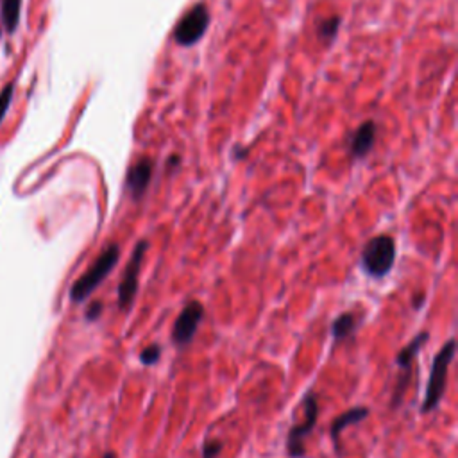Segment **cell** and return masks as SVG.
I'll use <instances>...</instances> for the list:
<instances>
[{
	"instance_id": "d6986e66",
	"label": "cell",
	"mask_w": 458,
	"mask_h": 458,
	"mask_svg": "<svg viewBox=\"0 0 458 458\" xmlns=\"http://www.w3.org/2000/svg\"><path fill=\"white\" fill-rule=\"evenodd\" d=\"M425 296H419V298H413V301H412V306L415 310H419L422 306V303H425Z\"/></svg>"
},
{
	"instance_id": "3957f363",
	"label": "cell",
	"mask_w": 458,
	"mask_h": 458,
	"mask_svg": "<svg viewBox=\"0 0 458 458\" xmlns=\"http://www.w3.org/2000/svg\"><path fill=\"white\" fill-rule=\"evenodd\" d=\"M396 261V242L392 236L378 235L363 245L360 264L362 268L374 280H381L392 270Z\"/></svg>"
},
{
	"instance_id": "6da1fadb",
	"label": "cell",
	"mask_w": 458,
	"mask_h": 458,
	"mask_svg": "<svg viewBox=\"0 0 458 458\" xmlns=\"http://www.w3.org/2000/svg\"><path fill=\"white\" fill-rule=\"evenodd\" d=\"M120 258V247L119 244H109L104 247V251L100 252L99 258H97L91 267L88 268L83 276L75 281L70 289V299L74 303H83L84 299L90 298L93 290L106 280L112 270L115 268V265L119 264Z\"/></svg>"
},
{
	"instance_id": "4fadbf2b",
	"label": "cell",
	"mask_w": 458,
	"mask_h": 458,
	"mask_svg": "<svg viewBox=\"0 0 458 458\" xmlns=\"http://www.w3.org/2000/svg\"><path fill=\"white\" fill-rule=\"evenodd\" d=\"M20 6L22 0H2V20L9 33L17 29L20 20Z\"/></svg>"
},
{
	"instance_id": "ffe728a7",
	"label": "cell",
	"mask_w": 458,
	"mask_h": 458,
	"mask_svg": "<svg viewBox=\"0 0 458 458\" xmlns=\"http://www.w3.org/2000/svg\"><path fill=\"white\" fill-rule=\"evenodd\" d=\"M102 458H116L115 453H106Z\"/></svg>"
},
{
	"instance_id": "8fae6325",
	"label": "cell",
	"mask_w": 458,
	"mask_h": 458,
	"mask_svg": "<svg viewBox=\"0 0 458 458\" xmlns=\"http://www.w3.org/2000/svg\"><path fill=\"white\" fill-rule=\"evenodd\" d=\"M428 339H429L428 331H421V333L417 335L415 339L410 340V342L406 344V346L403 347L399 353H397L396 365L401 369V371H412L413 358L417 356L419 349H421V347L428 342Z\"/></svg>"
},
{
	"instance_id": "8992f818",
	"label": "cell",
	"mask_w": 458,
	"mask_h": 458,
	"mask_svg": "<svg viewBox=\"0 0 458 458\" xmlns=\"http://www.w3.org/2000/svg\"><path fill=\"white\" fill-rule=\"evenodd\" d=\"M210 24V13L204 4H197L186 13L185 17L179 20L174 31V40L179 45H194L197 40H201Z\"/></svg>"
},
{
	"instance_id": "2e32d148",
	"label": "cell",
	"mask_w": 458,
	"mask_h": 458,
	"mask_svg": "<svg viewBox=\"0 0 458 458\" xmlns=\"http://www.w3.org/2000/svg\"><path fill=\"white\" fill-rule=\"evenodd\" d=\"M222 448H224L222 441H206L203 444L201 453H203V458H217L220 455V451H222Z\"/></svg>"
},
{
	"instance_id": "30bf717a",
	"label": "cell",
	"mask_w": 458,
	"mask_h": 458,
	"mask_svg": "<svg viewBox=\"0 0 458 458\" xmlns=\"http://www.w3.org/2000/svg\"><path fill=\"white\" fill-rule=\"evenodd\" d=\"M374 137H376V125L374 122H365V124L360 125L356 129V132L351 138V154L355 158H363L367 156L369 151L372 149L374 145Z\"/></svg>"
},
{
	"instance_id": "52a82bcc",
	"label": "cell",
	"mask_w": 458,
	"mask_h": 458,
	"mask_svg": "<svg viewBox=\"0 0 458 458\" xmlns=\"http://www.w3.org/2000/svg\"><path fill=\"white\" fill-rule=\"evenodd\" d=\"M204 317V306L199 301H188L183 306L172 328V340L178 347H185L194 340L199 324Z\"/></svg>"
},
{
	"instance_id": "5bb4252c",
	"label": "cell",
	"mask_w": 458,
	"mask_h": 458,
	"mask_svg": "<svg viewBox=\"0 0 458 458\" xmlns=\"http://www.w3.org/2000/svg\"><path fill=\"white\" fill-rule=\"evenodd\" d=\"M161 358V347L158 344H151V346L144 347L140 353V362L144 365H154L158 360Z\"/></svg>"
},
{
	"instance_id": "9a60e30c",
	"label": "cell",
	"mask_w": 458,
	"mask_h": 458,
	"mask_svg": "<svg viewBox=\"0 0 458 458\" xmlns=\"http://www.w3.org/2000/svg\"><path fill=\"white\" fill-rule=\"evenodd\" d=\"M339 24H340V18L337 17L328 18V20H324L321 25H319V34H321L322 38L335 36L337 29H339Z\"/></svg>"
},
{
	"instance_id": "ac0fdd59",
	"label": "cell",
	"mask_w": 458,
	"mask_h": 458,
	"mask_svg": "<svg viewBox=\"0 0 458 458\" xmlns=\"http://www.w3.org/2000/svg\"><path fill=\"white\" fill-rule=\"evenodd\" d=\"M100 314H102V303L100 301L91 303L90 308H88V312H86V321H90V322L97 321V319L100 317Z\"/></svg>"
},
{
	"instance_id": "9c48e42d",
	"label": "cell",
	"mask_w": 458,
	"mask_h": 458,
	"mask_svg": "<svg viewBox=\"0 0 458 458\" xmlns=\"http://www.w3.org/2000/svg\"><path fill=\"white\" fill-rule=\"evenodd\" d=\"M369 415H371V410H369L367 406H355V409H349L347 412L340 413V415L331 422V428H330V437L331 441L335 442V448H339V437L344 429L365 421Z\"/></svg>"
},
{
	"instance_id": "e0dca14e",
	"label": "cell",
	"mask_w": 458,
	"mask_h": 458,
	"mask_svg": "<svg viewBox=\"0 0 458 458\" xmlns=\"http://www.w3.org/2000/svg\"><path fill=\"white\" fill-rule=\"evenodd\" d=\"M11 99H13V86H6L4 90H2V93H0V122H2L4 115L8 113V107L9 104H11Z\"/></svg>"
},
{
	"instance_id": "7a4b0ae2",
	"label": "cell",
	"mask_w": 458,
	"mask_h": 458,
	"mask_svg": "<svg viewBox=\"0 0 458 458\" xmlns=\"http://www.w3.org/2000/svg\"><path fill=\"white\" fill-rule=\"evenodd\" d=\"M455 353H457V340L450 339L441 347V351L435 355L432 372H429L428 387H426V396L421 406L422 413L434 412L442 401V397H444L448 385V372H450V365L455 358Z\"/></svg>"
},
{
	"instance_id": "277c9868",
	"label": "cell",
	"mask_w": 458,
	"mask_h": 458,
	"mask_svg": "<svg viewBox=\"0 0 458 458\" xmlns=\"http://www.w3.org/2000/svg\"><path fill=\"white\" fill-rule=\"evenodd\" d=\"M303 409H305V417L303 422L293 426L287 435V451L290 458H305L306 448L305 441L317 426L319 421V397L317 394L310 390L303 399Z\"/></svg>"
},
{
	"instance_id": "5b68a950",
	"label": "cell",
	"mask_w": 458,
	"mask_h": 458,
	"mask_svg": "<svg viewBox=\"0 0 458 458\" xmlns=\"http://www.w3.org/2000/svg\"><path fill=\"white\" fill-rule=\"evenodd\" d=\"M147 249H149V242H147V240H140V242L135 245V249H132L131 260H129L128 267H125L124 274H122L119 290H116V293H119V308L122 310V312L131 308L132 303H135V298H137L138 277H140L144 256Z\"/></svg>"
},
{
	"instance_id": "7c38bea8",
	"label": "cell",
	"mask_w": 458,
	"mask_h": 458,
	"mask_svg": "<svg viewBox=\"0 0 458 458\" xmlns=\"http://www.w3.org/2000/svg\"><path fill=\"white\" fill-rule=\"evenodd\" d=\"M355 331H356V319L355 315L349 314V312L340 314L339 317L335 319L333 324H331V335H333L335 342L349 339V337H353Z\"/></svg>"
},
{
	"instance_id": "ba28073f",
	"label": "cell",
	"mask_w": 458,
	"mask_h": 458,
	"mask_svg": "<svg viewBox=\"0 0 458 458\" xmlns=\"http://www.w3.org/2000/svg\"><path fill=\"white\" fill-rule=\"evenodd\" d=\"M153 169L154 163L149 158H142L129 169L125 185H128L129 194H131L135 201H140L145 192H147V186H149L151 179H153Z\"/></svg>"
}]
</instances>
